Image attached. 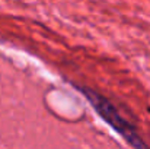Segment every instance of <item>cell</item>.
Segmentation results:
<instances>
[{"mask_svg":"<svg viewBox=\"0 0 150 149\" xmlns=\"http://www.w3.org/2000/svg\"><path fill=\"white\" fill-rule=\"evenodd\" d=\"M83 91V94L89 98V101L92 102V105L99 111V114L117 130V132H120V135L131 145V146H134L136 149H150L146 143H144V140L139 136V133H137V130L117 111V108L108 101V99H105L103 97H100L99 94H96L95 91H91V89H82Z\"/></svg>","mask_w":150,"mask_h":149,"instance_id":"cell-1","label":"cell"}]
</instances>
